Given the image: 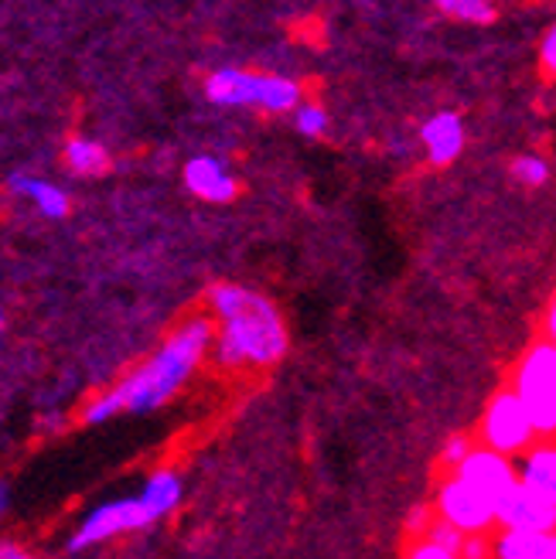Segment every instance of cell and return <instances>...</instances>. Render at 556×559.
I'll return each mask as SVG.
<instances>
[{"mask_svg":"<svg viewBox=\"0 0 556 559\" xmlns=\"http://www.w3.org/2000/svg\"><path fill=\"white\" fill-rule=\"evenodd\" d=\"M458 559H492V536L488 533H468L461 549H458Z\"/></svg>","mask_w":556,"mask_h":559,"instance_id":"obj_22","label":"cell"},{"mask_svg":"<svg viewBox=\"0 0 556 559\" xmlns=\"http://www.w3.org/2000/svg\"><path fill=\"white\" fill-rule=\"evenodd\" d=\"M147 525H154V519L144 509L141 495L103 501V506H96L86 519L75 525V533L69 536V549L72 552L93 549V546H103L109 539H120L127 533H137V528H147Z\"/></svg>","mask_w":556,"mask_h":559,"instance_id":"obj_4","label":"cell"},{"mask_svg":"<svg viewBox=\"0 0 556 559\" xmlns=\"http://www.w3.org/2000/svg\"><path fill=\"white\" fill-rule=\"evenodd\" d=\"M540 59H543V69L553 72L556 69V32H549L540 45Z\"/></svg>","mask_w":556,"mask_h":559,"instance_id":"obj_25","label":"cell"},{"mask_svg":"<svg viewBox=\"0 0 556 559\" xmlns=\"http://www.w3.org/2000/svg\"><path fill=\"white\" fill-rule=\"evenodd\" d=\"M66 164H69L72 175H103L109 167V154L103 144H96V140L75 136L66 147Z\"/></svg>","mask_w":556,"mask_h":559,"instance_id":"obj_17","label":"cell"},{"mask_svg":"<svg viewBox=\"0 0 556 559\" xmlns=\"http://www.w3.org/2000/svg\"><path fill=\"white\" fill-rule=\"evenodd\" d=\"M8 501H11V495H8V488H4V485H0V515L8 512Z\"/></svg>","mask_w":556,"mask_h":559,"instance_id":"obj_28","label":"cell"},{"mask_svg":"<svg viewBox=\"0 0 556 559\" xmlns=\"http://www.w3.org/2000/svg\"><path fill=\"white\" fill-rule=\"evenodd\" d=\"M451 474L458 481L482 491L485 498L498 501L516 485V461L506 454L488 451V447H471V451L464 454V461Z\"/></svg>","mask_w":556,"mask_h":559,"instance_id":"obj_8","label":"cell"},{"mask_svg":"<svg viewBox=\"0 0 556 559\" xmlns=\"http://www.w3.org/2000/svg\"><path fill=\"white\" fill-rule=\"evenodd\" d=\"M478 433H482V447H488L495 454H506V457H519L525 447H533L540 440L530 413L522 409L512 389H502V393H495L488 400Z\"/></svg>","mask_w":556,"mask_h":559,"instance_id":"obj_5","label":"cell"},{"mask_svg":"<svg viewBox=\"0 0 556 559\" xmlns=\"http://www.w3.org/2000/svg\"><path fill=\"white\" fill-rule=\"evenodd\" d=\"M257 106L270 109V114H291V109L300 106V86L284 75H260Z\"/></svg>","mask_w":556,"mask_h":559,"instance_id":"obj_16","label":"cell"},{"mask_svg":"<svg viewBox=\"0 0 556 559\" xmlns=\"http://www.w3.org/2000/svg\"><path fill=\"white\" fill-rule=\"evenodd\" d=\"M440 14L468 24H492L495 21V4L492 0H437Z\"/></svg>","mask_w":556,"mask_h":559,"instance_id":"obj_18","label":"cell"},{"mask_svg":"<svg viewBox=\"0 0 556 559\" xmlns=\"http://www.w3.org/2000/svg\"><path fill=\"white\" fill-rule=\"evenodd\" d=\"M8 185H11L14 194L32 199L42 215H48V218H66L69 215V194L62 188H55V185H48L42 178H32V175H11Z\"/></svg>","mask_w":556,"mask_h":559,"instance_id":"obj_15","label":"cell"},{"mask_svg":"<svg viewBox=\"0 0 556 559\" xmlns=\"http://www.w3.org/2000/svg\"><path fill=\"white\" fill-rule=\"evenodd\" d=\"M495 525L498 528H525V533H553L556 498L516 481L502 498L495 501Z\"/></svg>","mask_w":556,"mask_h":559,"instance_id":"obj_7","label":"cell"},{"mask_svg":"<svg viewBox=\"0 0 556 559\" xmlns=\"http://www.w3.org/2000/svg\"><path fill=\"white\" fill-rule=\"evenodd\" d=\"M0 559H35L27 549H21L17 543H4L0 539Z\"/></svg>","mask_w":556,"mask_h":559,"instance_id":"obj_27","label":"cell"},{"mask_svg":"<svg viewBox=\"0 0 556 559\" xmlns=\"http://www.w3.org/2000/svg\"><path fill=\"white\" fill-rule=\"evenodd\" d=\"M421 539H430L434 546H440V549H451V552H458L461 549V543H464V533L461 528H454L451 522H443V519H430L427 522V528H424V536Z\"/></svg>","mask_w":556,"mask_h":559,"instance_id":"obj_20","label":"cell"},{"mask_svg":"<svg viewBox=\"0 0 556 559\" xmlns=\"http://www.w3.org/2000/svg\"><path fill=\"white\" fill-rule=\"evenodd\" d=\"M297 130L304 136H324L328 133V114L321 106H311V103L297 106Z\"/></svg>","mask_w":556,"mask_h":559,"instance_id":"obj_21","label":"cell"},{"mask_svg":"<svg viewBox=\"0 0 556 559\" xmlns=\"http://www.w3.org/2000/svg\"><path fill=\"white\" fill-rule=\"evenodd\" d=\"M512 393L519 396L522 409L530 413L536 437H553L556 430V348L553 342H536L522 355Z\"/></svg>","mask_w":556,"mask_h":559,"instance_id":"obj_3","label":"cell"},{"mask_svg":"<svg viewBox=\"0 0 556 559\" xmlns=\"http://www.w3.org/2000/svg\"><path fill=\"white\" fill-rule=\"evenodd\" d=\"M434 515L451 522L461 533H492L495 528V501L485 498L482 491H475L471 485L458 481L454 474L437 488L434 498Z\"/></svg>","mask_w":556,"mask_h":559,"instance_id":"obj_6","label":"cell"},{"mask_svg":"<svg viewBox=\"0 0 556 559\" xmlns=\"http://www.w3.org/2000/svg\"><path fill=\"white\" fill-rule=\"evenodd\" d=\"M0 338H4V311H0Z\"/></svg>","mask_w":556,"mask_h":559,"instance_id":"obj_29","label":"cell"},{"mask_svg":"<svg viewBox=\"0 0 556 559\" xmlns=\"http://www.w3.org/2000/svg\"><path fill=\"white\" fill-rule=\"evenodd\" d=\"M260 72L246 69H218L205 82V96L218 106H257Z\"/></svg>","mask_w":556,"mask_h":559,"instance_id":"obj_10","label":"cell"},{"mask_svg":"<svg viewBox=\"0 0 556 559\" xmlns=\"http://www.w3.org/2000/svg\"><path fill=\"white\" fill-rule=\"evenodd\" d=\"M434 519V509H427V506H421L413 515H410V533L421 539L424 536V528H427V522Z\"/></svg>","mask_w":556,"mask_h":559,"instance_id":"obj_26","label":"cell"},{"mask_svg":"<svg viewBox=\"0 0 556 559\" xmlns=\"http://www.w3.org/2000/svg\"><path fill=\"white\" fill-rule=\"evenodd\" d=\"M516 481L556 498V447L549 440L540 437L533 447H525V451L519 454Z\"/></svg>","mask_w":556,"mask_h":559,"instance_id":"obj_11","label":"cell"},{"mask_svg":"<svg viewBox=\"0 0 556 559\" xmlns=\"http://www.w3.org/2000/svg\"><path fill=\"white\" fill-rule=\"evenodd\" d=\"M209 307L218 328H212L215 361L226 369H267L287 355V324L281 311L257 290L239 284H215Z\"/></svg>","mask_w":556,"mask_h":559,"instance_id":"obj_2","label":"cell"},{"mask_svg":"<svg viewBox=\"0 0 556 559\" xmlns=\"http://www.w3.org/2000/svg\"><path fill=\"white\" fill-rule=\"evenodd\" d=\"M512 175L516 181H522L525 188H543L549 181V164L536 154H525L512 164Z\"/></svg>","mask_w":556,"mask_h":559,"instance_id":"obj_19","label":"cell"},{"mask_svg":"<svg viewBox=\"0 0 556 559\" xmlns=\"http://www.w3.org/2000/svg\"><path fill=\"white\" fill-rule=\"evenodd\" d=\"M181 495H185V485L175 471H157L147 478V485L141 488V501H144V509L151 512L154 522L161 519H168L178 506H181Z\"/></svg>","mask_w":556,"mask_h":559,"instance_id":"obj_14","label":"cell"},{"mask_svg":"<svg viewBox=\"0 0 556 559\" xmlns=\"http://www.w3.org/2000/svg\"><path fill=\"white\" fill-rule=\"evenodd\" d=\"M406 559H458V552L440 549L430 539H413V546L406 549Z\"/></svg>","mask_w":556,"mask_h":559,"instance_id":"obj_24","label":"cell"},{"mask_svg":"<svg viewBox=\"0 0 556 559\" xmlns=\"http://www.w3.org/2000/svg\"><path fill=\"white\" fill-rule=\"evenodd\" d=\"M185 185L199 194L202 202H233L239 194V185L236 178L226 171V164L215 160V157H191L185 164Z\"/></svg>","mask_w":556,"mask_h":559,"instance_id":"obj_9","label":"cell"},{"mask_svg":"<svg viewBox=\"0 0 556 559\" xmlns=\"http://www.w3.org/2000/svg\"><path fill=\"white\" fill-rule=\"evenodd\" d=\"M492 559H556V536L525 533V528H502L492 539Z\"/></svg>","mask_w":556,"mask_h":559,"instance_id":"obj_13","label":"cell"},{"mask_svg":"<svg viewBox=\"0 0 556 559\" xmlns=\"http://www.w3.org/2000/svg\"><path fill=\"white\" fill-rule=\"evenodd\" d=\"M471 447H475V443H471V437H451L448 443L440 447V461H443V464H448V467L454 471V467H458V464L464 461V454L471 451Z\"/></svg>","mask_w":556,"mask_h":559,"instance_id":"obj_23","label":"cell"},{"mask_svg":"<svg viewBox=\"0 0 556 559\" xmlns=\"http://www.w3.org/2000/svg\"><path fill=\"white\" fill-rule=\"evenodd\" d=\"M421 136H424V147H427L430 160L440 167L458 160V154L464 151V123L458 114H434L424 123Z\"/></svg>","mask_w":556,"mask_h":559,"instance_id":"obj_12","label":"cell"},{"mask_svg":"<svg viewBox=\"0 0 556 559\" xmlns=\"http://www.w3.org/2000/svg\"><path fill=\"white\" fill-rule=\"evenodd\" d=\"M212 321L209 318H191L185 321L168 342H164L144 366H137L127 379H120L114 389H106L96 400L82 409V424L99 427L106 419L120 413H151L171 403L185 382L202 366V358L212 348Z\"/></svg>","mask_w":556,"mask_h":559,"instance_id":"obj_1","label":"cell"}]
</instances>
